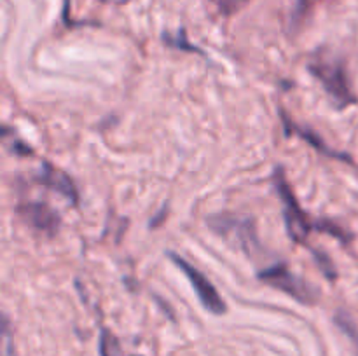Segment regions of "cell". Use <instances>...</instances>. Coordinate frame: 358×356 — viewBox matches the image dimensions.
<instances>
[{
    "label": "cell",
    "instance_id": "cell-4",
    "mask_svg": "<svg viewBox=\"0 0 358 356\" xmlns=\"http://www.w3.org/2000/svg\"><path fill=\"white\" fill-rule=\"evenodd\" d=\"M257 278L266 285L290 295L303 306H315L320 299L318 290L313 285H310L306 279L290 271L285 262H276V264L262 269V271H259Z\"/></svg>",
    "mask_w": 358,
    "mask_h": 356
},
{
    "label": "cell",
    "instance_id": "cell-10",
    "mask_svg": "<svg viewBox=\"0 0 358 356\" xmlns=\"http://www.w3.org/2000/svg\"><path fill=\"white\" fill-rule=\"evenodd\" d=\"M163 40H164V44L170 45V47H177V49H182V51H192V52H198V54H203L201 49L196 47V45H192L191 42H187L184 28H182V30H178V34L175 35V37L170 34H164Z\"/></svg>",
    "mask_w": 358,
    "mask_h": 356
},
{
    "label": "cell",
    "instance_id": "cell-8",
    "mask_svg": "<svg viewBox=\"0 0 358 356\" xmlns=\"http://www.w3.org/2000/svg\"><path fill=\"white\" fill-rule=\"evenodd\" d=\"M282 121H283V128H285V135H297L299 138H303L304 142L310 143L311 147H315V149L318 150L320 154H324V156L327 157H332V159H341V161H346V163H350L352 166H355V163H353V159L350 156H346V154H341V152H336L334 149H331V147L325 145V142L322 140V136H318L317 133L311 131L310 128H301V126H297L296 122L292 121V119L289 117V115L285 114V112L282 110Z\"/></svg>",
    "mask_w": 358,
    "mask_h": 356
},
{
    "label": "cell",
    "instance_id": "cell-11",
    "mask_svg": "<svg viewBox=\"0 0 358 356\" xmlns=\"http://www.w3.org/2000/svg\"><path fill=\"white\" fill-rule=\"evenodd\" d=\"M100 356H124L119 341L108 330H101L100 335Z\"/></svg>",
    "mask_w": 358,
    "mask_h": 356
},
{
    "label": "cell",
    "instance_id": "cell-12",
    "mask_svg": "<svg viewBox=\"0 0 358 356\" xmlns=\"http://www.w3.org/2000/svg\"><path fill=\"white\" fill-rule=\"evenodd\" d=\"M250 0H219V10L222 16H233L243 9Z\"/></svg>",
    "mask_w": 358,
    "mask_h": 356
},
{
    "label": "cell",
    "instance_id": "cell-1",
    "mask_svg": "<svg viewBox=\"0 0 358 356\" xmlns=\"http://www.w3.org/2000/svg\"><path fill=\"white\" fill-rule=\"evenodd\" d=\"M273 184H275V191L278 192V198L283 202V220H285L287 234H289L290 241L296 244H304L310 248L311 251L315 250L308 243V236L311 230H320V232H327L329 236L338 237L341 243H348L352 239L350 232H346L341 225H338L332 220H315L301 208L299 201L294 195L292 187L289 185L285 178V171L282 166H278L273 173Z\"/></svg>",
    "mask_w": 358,
    "mask_h": 356
},
{
    "label": "cell",
    "instance_id": "cell-6",
    "mask_svg": "<svg viewBox=\"0 0 358 356\" xmlns=\"http://www.w3.org/2000/svg\"><path fill=\"white\" fill-rule=\"evenodd\" d=\"M16 213L27 225H30L37 232L45 234L48 237H55L58 234L59 225H62L59 213L41 201L20 202L16 206Z\"/></svg>",
    "mask_w": 358,
    "mask_h": 356
},
{
    "label": "cell",
    "instance_id": "cell-14",
    "mask_svg": "<svg viewBox=\"0 0 358 356\" xmlns=\"http://www.w3.org/2000/svg\"><path fill=\"white\" fill-rule=\"evenodd\" d=\"M13 152L17 154V156H31V149L23 142H14L13 143Z\"/></svg>",
    "mask_w": 358,
    "mask_h": 356
},
{
    "label": "cell",
    "instance_id": "cell-7",
    "mask_svg": "<svg viewBox=\"0 0 358 356\" xmlns=\"http://www.w3.org/2000/svg\"><path fill=\"white\" fill-rule=\"evenodd\" d=\"M37 184H42L44 187L52 188V191L59 192L63 198H66V201L72 202L73 206L79 205V192H77L76 184L72 181V178L69 175H65L63 171L56 170L51 163L44 161L42 163L41 173L35 177Z\"/></svg>",
    "mask_w": 358,
    "mask_h": 356
},
{
    "label": "cell",
    "instance_id": "cell-5",
    "mask_svg": "<svg viewBox=\"0 0 358 356\" xmlns=\"http://www.w3.org/2000/svg\"><path fill=\"white\" fill-rule=\"evenodd\" d=\"M166 255L170 257V260L173 262L182 272H184L185 278L189 279V283H191L192 288H194L196 295H198L199 302L203 304V307H205L208 313L215 314V316H222V314H226L227 306L226 302H224L222 297H220V293L217 292L215 286H213V283L210 281V279L206 278L199 269H196L194 265L189 264L184 257H180V255L175 253V251H168Z\"/></svg>",
    "mask_w": 358,
    "mask_h": 356
},
{
    "label": "cell",
    "instance_id": "cell-13",
    "mask_svg": "<svg viewBox=\"0 0 358 356\" xmlns=\"http://www.w3.org/2000/svg\"><path fill=\"white\" fill-rule=\"evenodd\" d=\"M3 342H6V355L3 356H14L13 344H10L9 337V320H7V316H3Z\"/></svg>",
    "mask_w": 358,
    "mask_h": 356
},
{
    "label": "cell",
    "instance_id": "cell-2",
    "mask_svg": "<svg viewBox=\"0 0 358 356\" xmlns=\"http://www.w3.org/2000/svg\"><path fill=\"white\" fill-rule=\"evenodd\" d=\"M306 68L322 84L336 110H345L350 105L357 103V96L350 86L346 66L341 59L331 58L327 52L318 51L308 59Z\"/></svg>",
    "mask_w": 358,
    "mask_h": 356
},
{
    "label": "cell",
    "instance_id": "cell-9",
    "mask_svg": "<svg viewBox=\"0 0 358 356\" xmlns=\"http://www.w3.org/2000/svg\"><path fill=\"white\" fill-rule=\"evenodd\" d=\"M334 323L338 325L339 330H341L343 334H345L346 337L353 342L357 356H358V327H357L355 321L352 320V316H350L348 313H345V311H338L334 316Z\"/></svg>",
    "mask_w": 358,
    "mask_h": 356
},
{
    "label": "cell",
    "instance_id": "cell-3",
    "mask_svg": "<svg viewBox=\"0 0 358 356\" xmlns=\"http://www.w3.org/2000/svg\"><path fill=\"white\" fill-rule=\"evenodd\" d=\"M206 223L213 232L219 234L231 246H236L248 257H255L262 250L254 218H241L229 213H219V215L208 216Z\"/></svg>",
    "mask_w": 358,
    "mask_h": 356
}]
</instances>
